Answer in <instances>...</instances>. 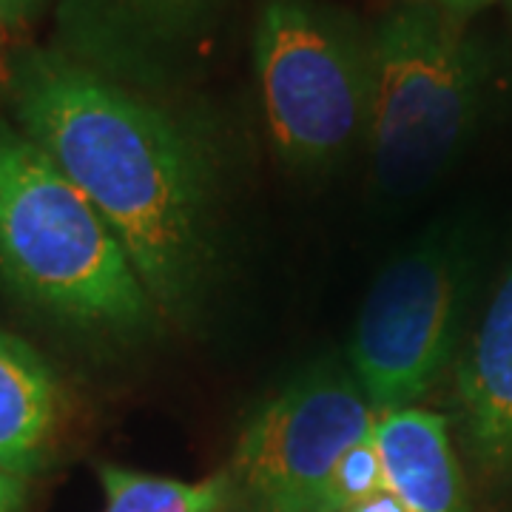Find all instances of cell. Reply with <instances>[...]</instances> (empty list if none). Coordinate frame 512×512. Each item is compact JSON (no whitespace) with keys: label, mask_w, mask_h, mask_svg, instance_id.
Wrapping results in <instances>:
<instances>
[{"label":"cell","mask_w":512,"mask_h":512,"mask_svg":"<svg viewBox=\"0 0 512 512\" xmlns=\"http://www.w3.org/2000/svg\"><path fill=\"white\" fill-rule=\"evenodd\" d=\"M9 120L109 222L163 322H191L217 271L220 160L194 114L60 49L23 46L3 80Z\"/></svg>","instance_id":"6da1fadb"},{"label":"cell","mask_w":512,"mask_h":512,"mask_svg":"<svg viewBox=\"0 0 512 512\" xmlns=\"http://www.w3.org/2000/svg\"><path fill=\"white\" fill-rule=\"evenodd\" d=\"M0 285L57 325L140 339L160 313L109 222L0 117Z\"/></svg>","instance_id":"7a4b0ae2"},{"label":"cell","mask_w":512,"mask_h":512,"mask_svg":"<svg viewBox=\"0 0 512 512\" xmlns=\"http://www.w3.org/2000/svg\"><path fill=\"white\" fill-rule=\"evenodd\" d=\"M493 63L464 20L404 0L373 26L367 151L376 183L413 197L470 143L487 109Z\"/></svg>","instance_id":"3957f363"},{"label":"cell","mask_w":512,"mask_h":512,"mask_svg":"<svg viewBox=\"0 0 512 512\" xmlns=\"http://www.w3.org/2000/svg\"><path fill=\"white\" fill-rule=\"evenodd\" d=\"M254 69L271 146L291 171L325 174L367 146L373 26L328 0H262Z\"/></svg>","instance_id":"277c9868"},{"label":"cell","mask_w":512,"mask_h":512,"mask_svg":"<svg viewBox=\"0 0 512 512\" xmlns=\"http://www.w3.org/2000/svg\"><path fill=\"white\" fill-rule=\"evenodd\" d=\"M467 262L453 231L393 259L367 293L350 339V373L376 416L416 407L456 348Z\"/></svg>","instance_id":"5b68a950"},{"label":"cell","mask_w":512,"mask_h":512,"mask_svg":"<svg viewBox=\"0 0 512 512\" xmlns=\"http://www.w3.org/2000/svg\"><path fill=\"white\" fill-rule=\"evenodd\" d=\"M376 419L348 367L319 365L296 376L256 407L225 464L237 507L319 512L339 464Z\"/></svg>","instance_id":"8992f818"},{"label":"cell","mask_w":512,"mask_h":512,"mask_svg":"<svg viewBox=\"0 0 512 512\" xmlns=\"http://www.w3.org/2000/svg\"><path fill=\"white\" fill-rule=\"evenodd\" d=\"M222 9L225 0H57L55 49L137 92L163 94Z\"/></svg>","instance_id":"52a82bcc"},{"label":"cell","mask_w":512,"mask_h":512,"mask_svg":"<svg viewBox=\"0 0 512 512\" xmlns=\"http://www.w3.org/2000/svg\"><path fill=\"white\" fill-rule=\"evenodd\" d=\"M467 447L490 476H512V262L458 362Z\"/></svg>","instance_id":"ba28073f"},{"label":"cell","mask_w":512,"mask_h":512,"mask_svg":"<svg viewBox=\"0 0 512 512\" xmlns=\"http://www.w3.org/2000/svg\"><path fill=\"white\" fill-rule=\"evenodd\" d=\"M72 419L55 367L23 339L0 330V467L20 478L55 461Z\"/></svg>","instance_id":"9c48e42d"},{"label":"cell","mask_w":512,"mask_h":512,"mask_svg":"<svg viewBox=\"0 0 512 512\" xmlns=\"http://www.w3.org/2000/svg\"><path fill=\"white\" fill-rule=\"evenodd\" d=\"M376 447L384 481L404 512H467L461 464L439 413L404 407L379 416Z\"/></svg>","instance_id":"30bf717a"},{"label":"cell","mask_w":512,"mask_h":512,"mask_svg":"<svg viewBox=\"0 0 512 512\" xmlns=\"http://www.w3.org/2000/svg\"><path fill=\"white\" fill-rule=\"evenodd\" d=\"M100 484L106 493L103 512H231L237 510V493L228 470L200 481L165 478L103 464Z\"/></svg>","instance_id":"8fae6325"},{"label":"cell","mask_w":512,"mask_h":512,"mask_svg":"<svg viewBox=\"0 0 512 512\" xmlns=\"http://www.w3.org/2000/svg\"><path fill=\"white\" fill-rule=\"evenodd\" d=\"M384 484L387 481H384L382 456L376 447V427H373V433L362 444H356L339 464L319 512H348L359 501L379 493Z\"/></svg>","instance_id":"7c38bea8"},{"label":"cell","mask_w":512,"mask_h":512,"mask_svg":"<svg viewBox=\"0 0 512 512\" xmlns=\"http://www.w3.org/2000/svg\"><path fill=\"white\" fill-rule=\"evenodd\" d=\"M52 0H0V23L12 29H26L32 26L49 6Z\"/></svg>","instance_id":"4fadbf2b"},{"label":"cell","mask_w":512,"mask_h":512,"mask_svg":"<svg viewBox=\"0 0 512 512\" xmlns=\"http://www.w3.org/2000/svg\"><path fill=\"white\" fill-rule=\"evenodd\" d=\"M29 490V478H20L0 467V512H20Z\"/></svg>","instance_id":"5bb4252c"},{"label":"cell","mask_w":512,"mask_h":512,"mask_svg":"<svg viewBox=\"0 0 512 512\" xmlns=\"http://www.w3.org/2000/svg\"><path fill=\"white\" fill-rule=\"evenodd\" d=\"M427 3L439 6L441 12H447V15H453V18L467 20L473 18V15H478L481 9H487L495 0H427Z\"/></svg>","instance_id":"9a60e30c"},{"label":"cell","mask_w":512,"mask_h":512,"mask_svg":"<svg viewBox=\"0 0 512 512\" xmlns=\"http://www.w3.org/2000/svg\"><path fill=\"white\" fill-rule=\"evenodd\" d=\"M6 26L0 23V89H3V80H6V69H9V49H6Z\"/></svg>","instance_id":"2e32d148"},{"label":"cell","mask_w":512,"mask_h":512,"mask_svg":"<svg viewBox=\"0 0 512 512\" xmlns=\"http://www.w3.org/2000/svg\"><path fill=\"white\" fill-rule=\"evenodd\" d=\"M507 6H510V12H512V0H507Z\"/></svg>","instance_id":"e0dca14e"}]
</instances>
